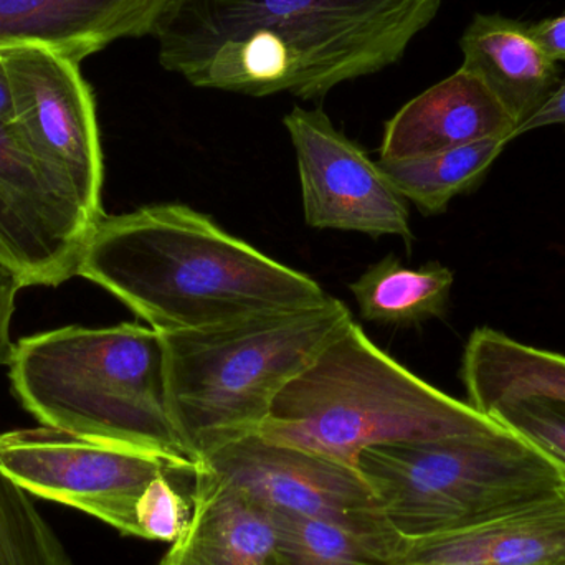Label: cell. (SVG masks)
<instances>
[{"mask_svg": "<svg viewBox=\"0 0 565 565\" xmlns=\"http://www.w3.org/2000/svg\"><path fill=\"white\" fill-rule=\"evenodd\" d=\"M444 0H174L159 62L198 88L318 99L395 65Z\"/></svg>", "mask_w": 565, "mask_h": 565, "instance_id": "6da1fadb", "label": "cell"}, {"mask_svg": "<svg viewBox=\"0 0 565 565\" xmlns=\"http://www.w3.org/2000/svg\"><path fill=\"white\" fill-rule=\"evenodd\" d=\"M76 277L102 286L159 334L328 301L322 286L182 204L105 215Z\"/></svg>", "mask_w": 565, "mask_h": 565, "instance_id": "7a4b0ae2", "label": "cell"}, {"mask_svg": "<svg viewBox=\"0 0 565 565\" xmlns=\"http://www.w3.org/2000/svg\"><path fill=\"white\" fill-rule=\"evenodd\" d=\"M9 367L13 397L42 427L146 451L175 471L201 465L172 420L164 341L154 329L122 322L40 332L17 342Z\"/></svg>", "mask_w": 565, "mask_h": 565, "instance_id": "3957f363", "label": "cell"}, {"mask_svg": "<svg viewBox=\"0 0 565 565\" xmlns=\"http://www.w3.org/2000/svg\"><path fill=\"white\" fill-rule=\"evenodd\" d=\"M503 430L490 415L405 369L352 319L282 388L257 434L359 471L367 448Z\"/></svg>", "mask_w": 565, "mask_h": 565, "instance_id": "277c9868", "label": "cell"}, {"mask_svg": "<svg viewBox=\"0 0 565 565\" xmlns=\"http://www.w3.org/2000/svg\"><path fill=\"white\" fill-rule=\"evenodd\" d=\"M352 321L339 299L161 334L172 420L189 450L204 455L257 434L282 388Z\"/></svg>", "mask_w": 565, "mask_h": 565, "instance_id": "5b68a950", "label": "cell"}, {"mask_svg": "<svg viewBox=\"0 0 565 565\" xmlns=\"http://www.w3.org/2000/svg\"><path fill=\"white\" fill-rule=\"evenodd\" d=\"M359 473L402 540L507 516L565 491V470L513 431L362 451Z\"/></svg>", "mask_w": 565, "mask_h": 565, "instance_id": "8992f818", "label": "cell"}, {"mask_svg": "<svg viewBox=\"0 0 565 565\" xmlns=\"http://www.w3.org/2000/svg\"><path fill=\"white\" fill-rule=\"evenodd\" d=\"M0 471L32 497L96 518L139 537L136 504L152 480L175 471L164 458L56 428L0 435Z\"/></svg>", "mask_w": 565, "mask_h": 565, "instance_id": "52a82bcc", "label": "cell"}, {"mask_svg": "<svg viewBox=\"0 0 565 565\" xmlns=\"http://www.w3.org/2000/svg\"><path fill=\"white\" fill-rule=\"evenodd\" d=\"M199 467L277 514L341 524L397 556L402 540L358 470L258 434L209 451Z\"/></svg>", "mask_w": 565, "mask_h": 565, "instance_id": "ba28073f", "label": "cell"}, {"mask_svg": "<svg viewBox=\"0 0 565 565\" xmlns=\"http://www.w3.org/2000/svg\"><path fill=\"white\" fill-rule=\"evenodd\" d=\"M12 83L13 128L32 154L75 192L96 222L105 181L96 103L78 63L43 49L0 50Z\"/></svg>", "mask_w": 565, "mask_h": 565, "instance_id": "9c48e42d", "label": "cell"}, {"mask_svg": "<svg viewBox=\"0 0 565 565\" xmlns=\"http://www.w3.org/2000/svg\"><path fill=\"white\" fill-rule=\"evenodd\" d=\"M96 224L13 125L0 121V264L25 286H60L76 277Z\"/></svg>", "mask_w": 565, "mask_h": 565, "instance_id": "30bf717a", "label": "cell"}, {"mask_svg": "<svg viewBox=\"0 0 565 565\" xmlns=\"http://www.w3.org/2000/svg\"><path fill=\"white\" fill-rule=\"evenodd\" d=\"M282 122L295 148L309 227L395 235L411 247L407 201L379 162L335 129L322 109L295 106Z\"/></svg>", "mask_w": 565, "mask_h": 565, "instance_id": "8fae6325", "label": "cell"}, {"mask_svg": "<svg viewBox=\"0 0 565 565\" xmlns=\"http://www.w3.org/2000/svg\"><path fill=\"white\" fill-rule=\"evenodd\" d=\"M174 0H0V50L33 45L75 63L121 39L154 36Z\"/></svg>", "mask_w": 565, "mask_h": 565, "instance_id": "7c38bea8", "label": "cell"}, {"mask_svg": "<svg viewBox=\"0 0 565 565\" xmlns=\"http://www.w3.org/2000/svg\"><path fill=\"white\" fill-rule=\"evenodd\" d=\"M516 122L487 83L461 66L408 102L382 136L381 161H407L484 139L513 141Z\"/></svg>", "mask_w": 565, "mask_h": 565, "instance_id": "4fadbf2b", "label": "cell"}, {"mask_svg": "<svg viewBox=\"0 0 565 565\" xmlns=\"http://www.w3.org/2000/svg\"><path fill=\"white\" fill-rule=\"evenodd\" d=\"M395 565H565V491L465 530L404 540Z\"/></svg>", "mask_w": 565, "mask_h": 565, "instance_id": "5bb4252c", "label": "cell"}, {"mask_svg": "<svg viewBox=\"0 0 565 565\" xmlns=\"http://www.w3.org/2000/svg\"><path fill=\"white\" fill-rule=\"evenodd\" d=\"M192 475L191 523L161 565H280L277 514L202 467Z\"/></svg>", "mask_w": 565, "mask_h": 565, "instance_id": "9a60e30c", "label": "cell"}, {"mask_svg": "<svg viewBox=\"0 0 565 565\" xmlns=\"http://www.w3.org/2000/svg\"><path fill=\"white\" fill-rule=\"evenodd\" d=\"M460 46L461 66L487 83L516 122V129L559 86V66L536 45L526 23L520 20L500 13H477L461 35Z\"/></svg>", "mask_w": 565, "mask_h": 565, "instance_id": "2e32d148", "label": "cell"}, {"mask_svg": "<svg viewBox=\"0 0 565 565\" xmlns=\"http://www.w3.org/2000/svg\"><path fill=\"white\" fill-rule=\"evenodd\" d=\"M460 377L468 404L487 415L498 405L523 398L565 405V355L523 344L497 329L471 332Z\"/></svg>", "mask_w": 565, "mask_h": 565, "instance_id": "e0dca14e", "label": "cell"}, {"mask_svg": "<svg viewBox=\"0 0 565 565\" xmlns=\"http://www.w3.org/2000/svg\"><path fill=\"white\" fill-rule=\"evenodd\" d=\"M454 281L451 270L437 262L408 268L391 254L371 265L349 289L365 321L407 328L441 318Z\"/></svg>", "mask_w": 565, "mask_h": 565, "instance_id": "ac0fdd59", "label": "cell"}, {"mask_svg": "<svg viewBox=\"0 0 565 565\" xmlns=\"http://www.w3.org/2000/svg\"><path fill=\"white\" fill-rule=\"evenodd\" d=\"M508 142L504 138L484 139L424 158L379 164L405 201L417 205L422 214L438 215L457 195L478 188Z\"/></svg>", "mask_w": 565, "mask_h": 565, "instance_id": "d6986e66", "label": "cell"}, {"mask_svg": "<svg viewBox=\"0 0 565 565\" xmlns=\"http://www.w3.org/2000/svg\"><path fill=\"white\" fill-rule=\"evenodd\" d=\"M277 524L280 565H395L394 554L341 524L291 514H277Z\"/></svg>", "mask_w": 565, "mask_h": 565, "instance_id": "ffe728a7", "label": "cell"}, {"mask_svg": "<svg viewBox=\"0 0 565 565\" xmlns=\"http://www.w3.org/2000/svg\"><path fill=\"white\" fill-rule=\"evenodd\" d=\"M0 565H73L30 494L0 471Z\"/></svg>", "mask_w": 565, "mask_h": 565, "instance_id": "44dd1931", "label": "cell"}, {"mask_svg": "<svg viewBox=\"0 0 565 565\" xmlns=\"http://www.w3.org/2000/svg\"><path fill=\"white\" fill-rule=\"evenodd\" d=\"M490 417L553 458L565 470V405L544 398L507 402Z\"/></svg>", "mask_w": 565, "mask_h": 565, "instance_id": "7402d4cb", "label": "cell"}, {"mask_svg": "<svg viewBox=\"0 0 565 565\" xmlns=\"http://www.w3.org/2000/svg\"><path fill=\"white\" fill-rule=\"evenodd\" d=\"M191 518L188 500L175 491L168 473L152 480L136 504L141 540L174 544L188 530Z\"/></svg>", "mask_w": 565, "mask_h": 565, "instance_id": "603a6c76", "label": "cell"}, {"mask_svg": "<svg viewBox=\"0 0 565 565\" xmlns=\"http://www.w3.org/2000/svg\"><path fill=\"white\" fill-rule=\"evenodd\" d=\"M22 288H26L22 278L0 264V365H9L15 352V344L10 338V324L15 311L17 292Z\"/></svg>", "mask_w": 565, "mask_h": 565, "instance_id": "cb8c5ba5", "label": "cell"}, {"mask_svg": "<svg viewBox=\"0 0 565 565\" xmlns=\"http://www.w3.org/2000/svg\"><path fill=\"white\" fill-rule=\"evenodd\" d=\"M527 32L553 62H565V15L527 25Z\"/></svg>", "mask_w": 565, "mask_h": 565, "instance_id": "d4e9b609", "label": "cell"}, {"mask_svg": "<svg viewBox=\"0 0 565 565\" xmlns=\"http://www.w3.org/2000/svg\"><path fill=\"white\" fill-rule=\"evenodd\" d=\"M547 126H564L565 128V79L554 89L550 99L516 129L514 138H520L534 129L547 128Z\"/></svg>", "mask_w": 565, "mask_h": 565, "instance_id": "484cf974", "label": "cell"}, {"mask_svg": "<svg viewBox=\"0 0 565 565\" xmlns=\"http://www.w3.org/2000/svg\"><path fill=\"white\" fill-rule=\"evenodd\" d=\"M13 119H15V106H13L12 83L0 53V121L12 125Z\"/></svg>", "mask_w": 565, "mask_h": 565, "instance_id": "4316f807", "label": "cell"}]
</instances>
